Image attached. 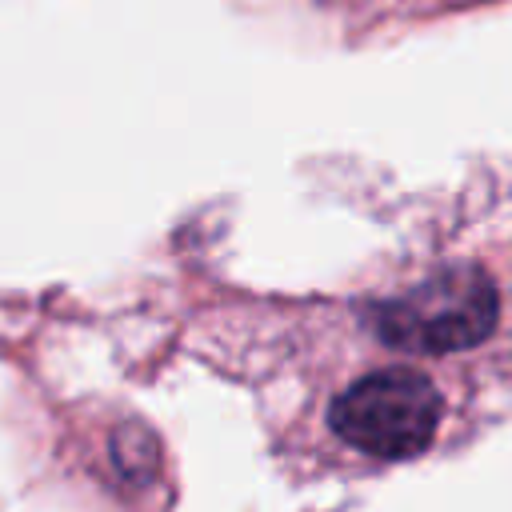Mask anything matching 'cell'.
Instances as JSON below:
<instances>
[{
    "label": "cell",
    "instance_id": "cell-1",
    "mask_svg": "<svg viewBox=\"0 0 512 512\" xmlns=\"http://www.w3.org/2000/svg\"><path fill=\"white\" fill-rule=\"evenodd\" d=\"M500 320L496 280L476 264H448L372 304V332L416 356H448L484 344Z\"/></svg>",
    "mask_w": 512,
    "mask_h": 512
},
{
    "label": "cell",
    "instance_id": "cell-2",
    "mask_svg": "<svg viewBox=\"0 0 512 512\" xmlns=\"http://www.w3.org/2000/svg\"><path fill=\"white\" fill-rule=\"evenodd\" d=\"M444 416V400L424 372L380 368L348 384L332 400V432L380 460L420 456Z\"/></svg>",
    "mask_w": 512,
    "mask_h": 512
}]
</instances>
